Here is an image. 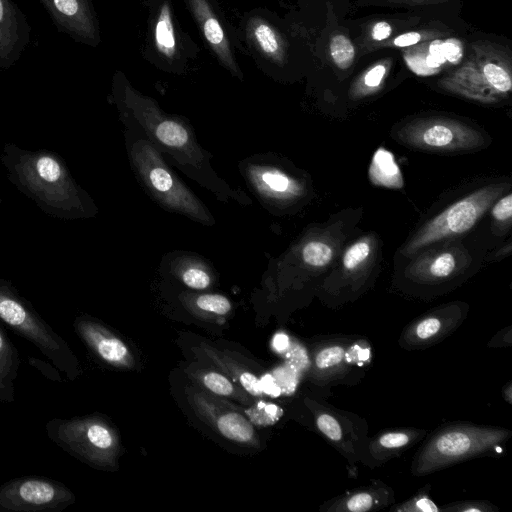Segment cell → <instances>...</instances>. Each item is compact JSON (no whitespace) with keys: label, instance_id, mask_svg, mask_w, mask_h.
<instances>
[{"label":"cell","instance_id":"obj_1","mask_svg":"<svg viewBox=\"0 0 512 512\" xmlns=\"http://www.w3.org/2000/svg\"><path fill=\"white\" fill-rule=\"evenodd\" d=\"M113 101L123 124L140 130L172 165L222 201L246 206L252 200L232 188L212 167V155L197 141L191 126L181 117L167 114L152 98L136 91L120 74L115 75Z\"/></svg>","mask_w":512,"mask_h":512},{"label":"cell","instance_id":"obj_2","mask_svg":"<svg viewBox=\"0 0 512 512\" xmlns=\"http://www.w3.org/2000/svg\"><path fill=\"white\" fill-rule=\"evenodd\" d=\"M0 161L9 182L47 215L61 220L88 219L97 215L94 200L76 182L59 154L6 143Z\"/></svg>","mask_w":512,"mask_h":512},{"label":"cell","instance_id":"obj_3","mask_svg":"<svg viewBox=\"0 0 512 512\" xmlns=\"http://www.w3.org/2000/svg\"><path fill=\"white\" fill-rule=\"evenodd\" d=\"M124 142L130 166L142 188L163 209L202 225L215 219L207 206L170 169L162 154L137 128L124 124Z\"/></svg>","mask_w":512,"mask_h":512},{"label":"cell","instance_id":"obj_4","mask_svg":"<svg viewBox=\"0 0 512 512\" xmlns=\"http://www.w3.org/2000/svg\"><path fill=\"white\" fill-rule=\"evenodd\" d=\"M0 321L33 344L69 380L81 374L68 343L41 317L9 280L0 278Z\"/></svg>","mask_w":512,"mask_h":512},{"label":"cell","instance_id":"obj_5","mask_svg":"<svg viewBox=\"0 0 512 512\" xmlns=\"http://www.w3.org/2000/svg\"><path fill=\"white\" fill-rule=\"evenodd\" d=\"M45 430L60 449L92 467L106 468L113 463L116 438L99 417H55L45 424Z\"/></svg>","mask_w":512,"mask_h":512},{"label":"cell","instance_id":"obj_6","mask_svg":"<svg viewBox=\"0 0 512 512\" xmlns=\"http://www.w3.org/2000/svg\"><path fill=\"white\" fill-rule=\"evenodd\" d=\"M510 435L493 428L454 427L437 433L422 449L413 472L424 475L462 460L485 454Z\"/></svg>","mask_w":512,"mask_h":512},{"label":"cell","instance_id":"obj_7","mask_svg":"<svg viewBox=\"0 0 512 512\" xmlns=\"http://www.w3.org/2000/svg\"><path fill=\"white\" fill-rule=\"evenodd\" d=\"M505 190V184H491L458 200L427 222L408 242V256L438 241L470 230Z\"/></svg>","mask_w":512,"mask_h":512},{"label":"cell","instance_id":"obj_8","mask_svg":"<svg viewBox=\"0 0 512 512\" xmlns=\"http://www.w3.org/2000/svg\"><path fill=\"white\" fill-rule=\"evenodd\" d=\"M76 501L63 483L43 476H22L0 486V512H60Z\"/></svg>","mask_w":512,"mask_h":512},{"label":"cell","instance_id":"obj_9","mask_svg":"<svg viewBox=\"0 0 512 512\" xmlns=\"http://www.w3.org/2000/svg\"><path fill=\"white\" fill-rule=\"evenodd\" d=\"M239 168L250 190L269 210L284 209L303 194L300 181L270 156H251L243 160Z\"/></svg>","mask_w":512,"mask_h":512},{"label":"cell","instance_id":"obj_10","mask_svg":"<svg viewBox=\"0 0 512 512\" xmlns=\"http://www.w3.org/2000/svg\"><path fill=\"white\" fill-rule=\"evenodd\" d=\"M399 135L407 145L423 150H467L482 143L476 130L449 120L422 121L402 128Z\"/></svg>","mask_w":512,"mask_h":512},{"label":"cell","instance_id":"obj_11","mask_svg":"<svg viewBox=\"0 0 512 512\" xmlns=\"http://www.w3.org/2000/svg\"><path fill=\"white\" fill-rule=\"evenodd\" d=\"M57 29L78 43L96 46L100 41L91 0H38Z\"/></svg>","mask_w":512,"mask_h":512},{"label":"cell","instance_id":"obj_12","mask_svg":"<svg viewBox=\"0 0 512 512\" xmlns=\"http://www.w3.org/2000/svg\"><path fill=\"white\" fill-rule=\"evenodd\" d=\"M31 26L14 0H0V71L13 66L31 40Z\"/></svg>","mask_w":512,"mask_h":512},{"label":"cell","instance_id":"obj_13","mask_svg":"<svg viewBox=\"0 0 512 512\" xmlns=\"http://www.w3.org/2000/svg\"><path fill=\"white\" fill-rule=\"evenodd\" d=\"M73 327L79 338L101 360L113 366H128L130 354L127 346L104 325L87 316H78Z\"/></svg>","mask_w":512,"mask_h":512},{"label":"cell","instance_id":"obj_14","mask_svg":"<svg viewBox=\"0 0 512 512\" xmlns=\"http://www.w3.org/2000/svg\"><path fill=\"white\" fill-rule=\"evenodd\" d=\"M191 11L210 48L222 65L234 75L242 78L233 58L229 39L208 0H188Z\"/></svg>","mask_w":512,"mask_h":512},{"label":"cell","instance_id":"obj_15","mask_svg":"<svg viewBox=\"0 0 512 512\" xmlns=\"http://www.w3.org/2000/svg\"><path fill=\"white\" fill-rule=\"evenodd\" d=\"M20 362L16 346L0 326V402L15 401V381L18 377Z\"/></svg>","mask_w":512,"mask_h":512},{"label":"cell","instance_id":"obj_16","mask_svg":"<svg viewBox=\"0 0 512 512\" xmlns=\"http://www.w3.org/2000/svg\"><path fill=\"white\" fill-rule=\"evenodd\" d=\"M174 267L180 281L188 288L205 290L212 284L211 270L206 262L196 256L181 254L167 260Z\"/></svg>","mask_w":512,"mask_h":512},{"label":"cell","instance_id":"obj_17","mask_svg":"<svg viewBox=\"0 0 512 512\" xmlns=\"http://www.w3.org/2000/svg\"><path fill=\"white\" fill-rule=\"evenodd\" d=\"M247 36L260 54L271 61L282 58V43L277 31L261 18H251L247 24Z\"/></svg>","mask_w":512,"mask_h":512},{"label":"cell","instance_id":"obj_18","mask_svg":"<svg viewBox=\"0 0 512 512\" xmlns=\"http://www.w3.org/2000/svg\"><path fill=\"white\" fill-rule=\"evenodd\" d=\"M156 50L168 59L176 56L178 45L169 2L164 1L157 14L153 29Z\"/></svg>","mask_w":512,"mask_h":512},{"label":"cell","instance_id":"obj_19","mask_svg":"<svg viewBox=\"0 0 512 512\" xmlns=\"http://www.w3.org/2000/svg\"><path fill=\"white\" fill-rule=\"evenodd\" d=\"M369 176L371 181L379 186L400 188L403 185L401 171L393 155L383 148L374 154Z\"/></svg>","mask_w":512,"mask_h":512},{"label":"cell","instance_id":"obj_20","mask_svg":"<svg viewBox=\"0 0 512 512\" xmlns=\"http://www.w3.org/2000/svg\"><path fill=\"white\" fill-rule=\"evenodd\" d=\"M217 428L223 436L233 441L248 443L254 439L251 422L236 412L222 414L217 419Z\"/></svg>","mask_w":512,"mask_h":512},{"label":"cell","instance_id":"obj_21","mask_svg":"<svg viewBox=\"0 0 512 512\" xmlns=\"http://www.w3.org/2000/svg\"><path fill=\"white\" fill-rule=\"evenodd\" d=\"M448 325L444 318L437 315H429L417 321L409 330L410 341L416 344L429 343L439 337Z\"/></svg>","mask_w":512,"mask_h":512},{"label":"cell","instance_id":"obj_22","mask_svg":"<svg viewBox=\"0 0 512 512\" xmlns=\"http://www.w3.org/2000/svg\"><path fill=\"white\" fill-rule=\"evenodd\" d=\"M301 259L310 267H324L333 258V250L327 243L320 240H311L301 248Z\"/></svg>","mask_w":512,"mask_h":512},{"label":"cell","instance_id":"obj_23","mask_svg":"<svg viewBox=\"0 0 512 512\" xmlns=\"http://www.w3.org/2000/svg\"><path fill=\"white\" fill-rule=\"evenodd\" d=\"M200 379L203 385L213 393L221 396L247 399V397L240 393L241 391L238 390L228 378L220 373L213 371L207 372L203 374Z\"/></svg>","mask_w":512,"mask_h":512},{"label":"cell","instance_id":"obj_24","mask_svg":"<svg viewBox=\"0 0 512 512\" xmlns=\"http://www.w3.org/2000/svg\"><path fill=\"white\" fill-rule=\"evenodd\" d=\"M250 422L257 426H269L276 423L282 416L283 410L276 404L258 402L246 410Z\"/></svg>","mask_w":512,"mask_h":512},{"label":"cell","instance_id":"obj_25","mask_svg":"<svg viewBox=\"0 0 512 512\" xmlns=\"http://www.w3.org/2000/svg\"><path fill=\"white\" fill-rule=\"evenodd\" d=\"M330 53L335 64L341 69H346L354 60L355 50L346 36L336 35L330 42Z\"/></svg>","mask_w":512,"mask_h":512},{"label":"cell","instance_id":"obj_26","mask_svg":"<svg viewBox=\"0 0 512 512\" xmlns=\"http://www.w3.org/2000/svg\"><path fill=\"white\" fill-rule=\"evenodd\" d=\"M371 243L364 239L355 242L345 252L342 263L346 270L353 272L364 265L371 254Z\"/></svg>","mask_w":512,"mask_h":512},{"label":"cell","instance_id":"obj_27","mask_svg":"<svg viewBox=\"0 0 512 512\" xmlns=\"http://www.w3.org/2000/svg\"><path fill=\"white\" fill-rule=\"evenodd\" d=\"M426 275L435 279L446 278L456 269L455 256L446 251L433 256L426 264Z\"/></svg>","mask_w":512,"mask_h":512},{"label":"cell","instance_id":"obj_28","mask_svg":"<svg viewBox=\"0 0 512 512\" xmlns=\"http://www.w3.org/2000/svg\"><path fill=\"white\" fill-rule=\"evenodd\" d=\"M377 503L373 493L368 491H359L345 498L338 507L331 510H344L351 512H364L374 509Z\"/></svg>","mask_w":512,"mask_h":512},{"label":"cell","instance_id":"obj_29","mask_svg":"<svg viewBox=\"0 0 512 512\" xmlns=\"http://www.w3.org/2000/svg\"><path fill=\"white\" fill-rule=\"evenodd\" d=\"M345 350L342 346L332 345L320 350L315 357L318 370L329 371L340 366L343 362Z\"/></svg>","mask_w":512,"mask_h":512},{"label":"cell","instance_id":"obj_30","mask_svg":"<svg viewBox=\"0 0 512 512\" xmlns=\"http://www.w3.org/2000/svg\"><path fill=\"white\" fill-rule=\"evenodd\" d=\"M195 305L203 311L225 315L231 310V302L220 294H203L196 298Z\"/></svg>","mask_w":512,"mask_h":512},{"label":"cell","instance_id":"obj_31","mask_svg":"<svg viewBox=\"0 0 512 512\" xmlns=\"http://www.w3.org/2000/svg\"><path fill=\"white\" fill-rule=\"evenodd\" d=\"M414 433L409 431H393L382 434L377 440V448L392 451L407 446L413 439Z\"/></svg>","mask_w":512,"mask_h":512},{"label":"cell","instance_id":"obj_32","mask_svg":"<svg viewBox=\"0 0 512 512\" xmlns=\"http://www.w3.org/2000/svg\"><path fill=\"white\" fill-rule=\"evenodd\" d=\"M483 73L487 81L496 90L500 92H508L511 90V78L502 67L494 63H487L483 68Z\"/></svg>","mask_w":512,"mask_h":512},{"label":"cell","instance_id":"obj_33","mask_svg":"<svg viewBox=\"0 0 512 512\" xmlns=\"http://www.w3.org/2000/svg\"><path fill=\"white\" fill-rule=\"evenodd\" d=\"M317 426L319 430L330 440L339 441L342 437V430L337 420L327 413H322L317 417Z\"/></svg>","mask_w":512,"mask_h":512},{"label":"cell","instance_id":"obj_34","mask_svg":"<svg viewBox=\"0 0 512 512\" xmlns=\"http://www.w3.org/2000/svg\"><path fill=\"white\" fill-rule=\"evenodd\" d=\"M491 213L498 222L509 221L512 215V195L509 193L500 198L493 205Z\"/></svg>","mask_w":512,"mask_h":512},{"label":"cell","instance_id":"obj_35","mask_svg":"<svg viewBox=\"0 0 512 512\" xmlns=\"http://www.w3.org/2000/svg\"><path fill=\"white\" fill-rule=\"evenodd\" d=\"M27 362L36 368L38 371H40L46 378L52 381L62 382L63 379L60 375V370L54 366V364L51 362H46L44 360L35 358V357H28Z\"/></svg>","mask_w":512,"mask_h":512},{"label":"cell","instance_id":"obj_36","mask_svg":"<svg viewBox=\"0 0 512 512\" xmlns=\"http://www.w3.org/2000/svg\"><path fill=\"white\" fill-rule=\"evenodd\" d=\"M399 511H422V512H436L439 508L435 503L426 496H417L411 501L398 507Z\"/></svg>","mask_w":512,"mask_h":512},{"label":"cell","instance_id":"obj_37","mask_svg":"<svg viewBox=\"0 0 512 512\" xmlns=\"http://www.w3.org/2000/svg\"><path fill=\"white\" fill-rule=\"evenodd\" d=\"M445 59L450 63H457L462 58V46L456 39H449L442 43Z\"/></svg>","mask_w":512,"mask_h":512},{"label":"cell","instance_id":"obj_38","mask_svg":"<svg viewBox=\"0 0 512 512\" xmlns=\"http://www.w3.org/2000/svg\"><path fill=\"white\" fill-rule=\"evenodd\" d=\"M386 72V68L383 65H377L372 68L365 76L364 82L368 87H377L384 74Z\"/></svg>","mask_w":512,"mask_h":512},{"label":"cell","instance_id":"obj_39","mask_svg":"<svg viewBox=\"0 0 512 512\" xmlns=\"http://www.w3.org/2000/svg\"><path fill=\"white\" fill-rule=\"evenodd\" d=\"M391 32V26L387 22L381 21L374 25L372 30V37L377 41H381L387 39Z\"/></svg>","mask_w":512,"mask_h":512},{"label":"cell","instance_id":"obj_40","mask_svg":"<svg viewBox=\"0 0 512 512\" xmlns=\"http://www.w3.org/2000/svg\"><path fill=\"white\" fill-rule=\"evenodd\" d=\"M421 39V36L417 32H409L402 34L395 38L394 44L398 47H407L416 44Z\"/></svg>","mask_w":512,"mask_h":512},{"label":"cell","instance_id":"obj_41","mask_svg":"<svg viewBox=\"0 0 512 512\" xmlns=\"http://www.w3.org/2000/svg\"><path fill=\"white\" fill-rule=\"evenodd\" d=\"M440 40H435L431 43L429 48V54L433 59H435L440 65L443 64L446 59L443 52V47Z\"/></svg>","mask_w":512,"mask_h":512},{"label":"cell","instance_id":"obj_42","mask_svg":"<svg viewBox=\"0 0 512 512\" xmlns=\"http://www.w3.org/2000/svg\"><path fill=\"white\" fill-rule=\"evenodd\" d=\"M452 510H459L463 512H472V511H486L488 507L484 506V504H480L478 502H467L465 504H461L460 507L454 508Z\"/></svg>","mask_w":512,"mask_h":512},{"label":"cell","instance_id":"obj_43","mask_svg":"<svg viewBox=\"0 0 512 512\" xmlns=\"http://www.w3.org/2000/svg\"><path fill=\"white\" fill-rule=\"evenodd\" d=\"M273 344L277 350H284L288 346V337L286 335L279 334L274 338Z\"/></svg>","mask_w":512,"mask_h":512}]
</instances>
